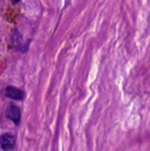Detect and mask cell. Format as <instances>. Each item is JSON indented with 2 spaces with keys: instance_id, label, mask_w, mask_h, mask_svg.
<instances>
[{
  "instance_id": "2",
  "label": "cell",
  "mask_w": 150,
  "mask_h": 151,
  "mask_svg": "<svg viewBox=\"0 0 150 151\" xmlns=\"http://www.w3.org/2000/svg\"><path fill=\"white\" fill-rule=\"evenodd\" d=\"M6 117L10 120H11L16 126H19L20 123V119H21L20 109L13 104H9L6 110Z\"/></svg>"
},
{
  "instance_id": "4",
  "label": "cell",
  "mask_w": 150,
  "mask_h": 151,
  "mask_svg": "<svg viewBox=\"0 0 150 151\" xmlns=\"http://www.w3.org/2000/svg\"><path fill=\"white\" fill-rule=\"evenodd\" d=\"M21 0H11V4H18L19 2H20Z\"/></svg>"
},
{
  "instance_id": "1",
  "label": "cell",
  "mask_w": 150,
  "mask_h": 151,
  "mask_svg": "<svg viewBox=\"0 0 150 151\" xmlns=\"http://www.w3.org/2000/svg\"><path fill=\"white\" fill-rule=\"evenodd\" d=\"M16 143V139L11 133H5L0 137V147L4 151H11Z\"/></svg>"
},
{
  "instance_id": "3",
  "label": "cell",
  "mask_w": 150,
  "mask_h": 151,
  "mask_svg": "<svg viewBox=\"0 0 150 151\" xmlns=\"http://www.w3.org/2000/svg\"><path fill=\"white\" fill-rule=\"evenodd\" d=\"M4 96L11 100H15V101H22L25 96H26V94L25 92L20 89V88H18L16 87H13V86H8L6 88H5V91H4Z\"/></svg>"
}]
</instances>
